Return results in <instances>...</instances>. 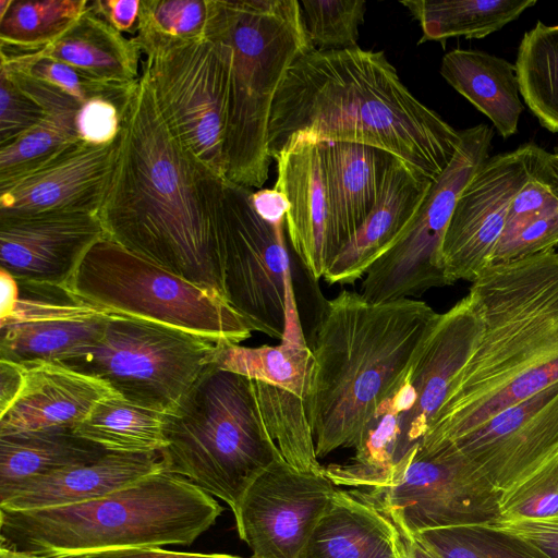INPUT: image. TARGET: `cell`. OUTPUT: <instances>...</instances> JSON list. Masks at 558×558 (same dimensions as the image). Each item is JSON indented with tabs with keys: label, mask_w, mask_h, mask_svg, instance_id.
Instances as JSON below:
<instances>
[{
	"label": "cell",
	"mask_w": 558,
	"mask_h": 558,
	"mask_svg": "<svg viewBox=\"0 0 558 558\" xmlns=\"http://www.w3.org/2000/svg\"><path fill=\"white\" fill-rule=\"evenodd\" d=\"M482 319L470 294L445 313H437L409 369L416 401L405 417L411 441L420 445L444 403L450 385L466 365L482 335Z\"/></svg>",
	"instance_id": "obj_19"
},
{
	"label": "cell",
	"mask_w": 558,
	"mask_h": 558,
	"mask_svg": "<svg viewBox=\"0 0 558 558\" xmlns=\"http://www.w3.org/2000/svg\"><path fill=\"white\" fill-rule=\"evenodd\" d=\"M210 0H141L134 41L149 56L205 38Z\"/></svg>",
	"instance_id": "obj_38"
},
{
	"label": "cell",
	"mask_w": 558,
	"mask_h": 558,
	"mask_svg": "<svg viewBox=\"0 0 558 558\" xmlns=\"http://www.w3.org/2000/svg\"><path fill=\"white\" fill-rule=\"evenodd\" d=\"M24 378V365L0 360V415L5 413L20 395Z\"/></svg>",
	"instance_id": "obj_50"
},
{
	"label": "cell",
	"mask_w": 558,
	"mask_h": 558,
	"mask_svg": "<svg viewBox=\"0 0 558 558\" xmlns=\"http://www.w3.org/2000/svg\"><path fill=\"white\" fill-rule=\"evenodd\" d=\"M275 160L277 181L274 189L288 201L284 219L288 236L308 275L319 280L333 258L322 143L295 141Z\"/></svg>",
	"instance_id": "obj_20"
},
{
	"label": "cell",
	"mask_w": 558,
	"mask_h": 558,
	"mask_svg": "<svg viewBox=\"0 0 558 558\" xmlns=\"http://www.w3.org/2000/svg\"><path fill=\"white\" fill-rule=\"evenodd\" d=\"M494 131L478 124L461 131L458 149L433 182L415 216L396 241L366 272L360 293L369 302L418 296L448 286L442 242L458 198L489 158Z\"/></svg>",
	"instance_id": "obj_12"
},
{
	"label": "cell",
	"mask_w": 558,
	"mask_h": 558,
	"mask_svg": "<svg viewBox=\"0 0 558 558\" xmlns=\"http://www.w3.org/2000/svg\"><path fill=\"white\" fill-rule=\"evenodd\" d=\"M307 38L316 50L356 47L366 10L363 0L299 1Z\"/></svg>",
	"instance_id": "obj_42"
},
{
	"label": "cell",
	"mask_w": 558,
	"mask_h": 558,
	"mask_svg": "<svg viewBox=\"0 0 558 558\" xmlns=\"http://www.w3.org/2000/svg\"><path fill=\"white\" fill-rule=\"evenodd\" d=\"M106 452L71 428L0 435V499L32 478L95 461Z\"/></svg>",
	"instance_id": "obj_31"
},
{
	"label": "cell",
	"mask_w": 558,
	"mask_h": 558,
	"mask_svg": "<svg viewBox=\"0 0 558 558\" xmlns=\"http://www.w3.org/2000/svg\"><path fill=\"white\" fill-rule=\"evenodd\" d=\"M46 116L45 108L0 69V148L16 141Z\"/></svg>",
	"instance_id": "obj_43"
},
{
	"label": "cell",
	"mask_w": 558,
	"mask_h": 558,
	"mask_svg": "<svg viewBox=\"0 0 558 558\" xmlns=\"http://www.w3.org/2000/svg\"><path fill=\"white\" fill-rule=\"evenodd\" d=\"M226 344L113 313L97 341L57 364L105 381L133 404L166 414L215 364Z\"/></svg>",
	"instance_id": "obj_9"
},
{
	"label": "cell",
	"mask_w": 558,
	"mask_h": 558,
	"mask_svg": "<svg viewBox=\"0 0 558 558\" xmlns=\"http://www.w3.org/2000/svg\"><path fill=\"white\" fill-rule=\"evenodd\" d=\"M87 8L88 0H12L0 17V49H41L66 32Z\"/></svg>",
	"instance_id": "obj_36"
},
{
	"label": "cell",
	"mask_w": 558,
	"mask_h": 558,
	"mask_svg": "<svg viewBox=\"0 0 558 558\" xmlns=\"http://www.w3.org/2000/svg\"><path fill=\"white\" fill-rule=\"evenodd\" d=\"M440 74L485 114L502 138L517 133L524 105L515 65L473 49H453L441 60Z\"/></svg>",
	"instance_id": "obj_27"
},
{
	"label": "cell",
	"mask_w": 558,
	"mask_h": 558,
	"mask_svg": "<svg viewBox=\"0 0 558 558\" xmlns=\"http://www.w3.org/2000/svg\"><path fill=\"white\" fill-rule=\"evenodd\" d=\"M105 236L96 214L0 215V269L20 286L66 289L86 253Z\"/></svg>",
	"instance_id": "obj_17"
},
{
	"label": "cell",
	"mask_w": 558,
	"mask_h": 558,
	"mask_svg": "<svg viewBox=\"0 0 558 558\" xmlns=\"http://www.w3.org/2000/svg\"><path fill=\"white\" fill-rule=\"evenodd\" d=\"M313 362V352L302 330L293 291L288 300L284 332L278 345L251 348L226 344L219 351L215 365L288 390L305 400Z\"/></svg>",
	"instance_id": "obj_30"
},
{
	"label": "cell",
	"mask_w": 558,
	"mask_h": 558,
	"mask_svg": "<svg viewBox=\"0 0 558 558\" xmlns=\"http://www.w3.org/2000/svg\"><path fill=\"white\" fill-rule=\"evenodd\" d=\"M232 49L205 38L146 56L142 73L178 142L226 180V128Z\"/></svg>",
	"instance_id": "obj_10"
},
{
	"label": "cell",
	"mask_w": 558,
	"mask_h": 558,
	"mask_svg": "<svg viewBox=\"0 0 558 558\" xmlns=\"http://www.w3.org/2000/svg\"><path fill=\"white\" fill-rule=\"evenodd\" d=\"M449 445L498 490H507L558 452V381Z\"/></svg>",
	"instance_id": "obj_16"
},
{
	"label": "cell",
	"mask_w": 558,
	"mask_h": 558,
	"mask_svg": "<svg viewBox=\"0 0 558 558\" xmlns=\"http://www.w3.org/2000/svg\"><path fill=\"white\" fill-rule=\"evenodd\" d=\"M223 181L172 135L141 75L98 213L106 238L225 300L217 227Z\"/></svg>",
	"instance_id": "obj_1"
},
{
	"label": "cell",
	"mask_w": 558,
	"mask_h": 558,
	"mask_svg": "<svg viewBox=\"0 0 558 558\" xmlns=\"http://www.w3.org/2000/svg\"><path fill=\"white\" fill-rule=\"evenodd\" d=\"M251 203L257 215L274 225L284 223L288 210L286 196L275 189L251 191Z\"/></svg>",
	"instance_id": "obj_49"
},
{
	"label": "cell",
	"mask_w": 558,
	"mask_h": 558,
	"mask_svg": "<svg viewBox=\"0 0 558 558\" xmlns=\"http://www.w3.org/2000/svg\"><path fill=\"white\" fill-rule=\"evenodd\" d=\"M520 94L542 126L558 133V27L537 21L517 53Z\"/></svg>",
	"instance_id": "obj_34"
},
{
	"label": "cell",
	"mask_w": 558,
	"mask_h": 558,
	"mask_svg": "<svg viewBox=\"0 0 558 558\" xmlns=\"http://www.w3.org/2000/svg\"><path fill=\"white\" fill-rule=\"evenodd\" d=\"M22 390L0 415V435L71 428L83 422L94 407L118 395L108 384L57 363L24 365Z\"/></svg>",
	"instance_id": "obj_22"
},
{
	"label": "cell",
	"mask_w": 558,
	"mask_h": 558,
	"mask_svg": "<svg viewBox=\"0 0 558 558\" xmlns=\"http://www.w3.org/2000/svg\"><path fill=\"white\" fill-rule=\"evenodd\" d=\"M415 400L408 371L363 427L354 457L344 464L324 466V474L336 486L374 489L393 485L418 447L411 441L405 427V417Z\"/></svg>",
	"instance_id": "obj_23"
},
{
	"label": "cell",
	"mask_w": 558,
	"mask_h": 558,
	"mask_svg": "<svg viewBox=\"0 0 558 558\" xmlns=\"http://www.w3.org/2000/svg\"><path fill=\"white\" fill-rule=\"evenodd\" d=\"M251 189L225 180L217 227L226 302L252 331L281 340L294 291L283 225L265 221L251 203Z\"/></svg>",
	"instance_id": "obj_11"
},
{
	"label": "cell",
	"mask_w": 558,
	"mask_h": 558,
	"mask_svg": "<svg viewBox=\"0 0 558 558\" xmlns=\"http://www.w3.org/2000/svg\"><path fill=\"white\" fill-rule=\"evenodd\" d=\"M543 170L547 179L558 190V147H556L551 153L546 151Z\"/></svg>",
	"instance_id": "obj_54"
},
{
	"label": "cell",
	"mask_w": 558,
	"mask_h": 558,
	"mask_svg": "<svg viewBox=\"0 0 558 558\" xmlns=\"http://www.w3.org/2000/svg\"><path fill=\"white\" fill-rule=\"evenodd\" d=\"M461 140L401 82L384 52L359 48L302 52L289 68L270 112L275 159L295 141L374 146L435 181Z\"/></svg>",
	"instance_id": "obj_2"
},
{
	"label": "cell",
	"mask_w": 558,
	"mask_h": 558,
	"mask_svg": "<svg viewBox=\"0 0 558 558\" xmlns=\"http://www.w3.org/2000/svg\"><path fill=\"white\" fill-rule=\"evenodd\" d=\"M558 208V190L544 170L531 179L512 199L500 239L507 238L538 216Z\"/></svg>",
	"instance_id": "obj_45"
},
{
	"label": "cell",
	"mask_w": 558,
	"mask_h": 558,
	"mask_svg": "<svg viewBox=\"0 0 558 558\" xmlns=\"http://www.w3.org/2000/svg\"><path fill=\"white\" fill-rule=\"evenodd\" d=\"M0 68L51 85L82 105L102 98L113 101L123 110L137 84L122 86L105 83L63 62L22 53L0 51Z\"/></svg>",
	"instance_id": "obj_40"
},
{
	"label": "cell",
	"mask_w": 558,
	"mask_h": 558,
	"mask_svg": "<svg viewBox=\"0 0 558 558\" xmlns=\"http://www.w3.org/2000/svg\"><path fill=\"white\" fill-rule=\"evenodd\" d=\"M437 313L425 302H369L342 290L318 322L305 398L318 458L356 445L378 407L408 373Z\"/></svg>",
	"instance_id": "obj_4"
},
{
	"label": "cell",
	"mask_w": 558,
	"mask_h": 558,
	"mask_svg": "<svg viewBox=\"0 0 558 558\" xmlns=\"http://www.w3.org/2000/svg\"><path fill=\"white\" fill-rule=\"evenodd\" d=\"M88 7L117 31L137 32L141 0H88Z\"/></svg>",
	"instance_id": "obj_47"
},
{
	"label": "cell",
	"mask_w": 558,
	"mask_h": 558,
	"mask_svg": "<svg viewBox=\"0 0 558 558\" xmlns=\"http://www.w3.org/2000/svg\"><path fill=\"white\" fill-rule=\"evenodd\" d=\"M434 181L393 157L368 217L329 263L324 280L354 284L404 232Z\"/></svg>",
	"instance_id": "obj_21"
},
{
	"label": "cell",
	"mask_w": 558,
	"mask_h": 558,
	"mask_svg": "<svg viewBox=\"0 0 558 558\" xmlns=\"http://www.w3.org/2000/svg\"><path fill=\"white\" fill-rule=\"evenodd\" d=\"M166 471L225 501L234 512L250 485L283 459L245 376L210 366L163 415Z\"/></svg>",
	"instance_id": "obj_7"
},
{
	"label": "cell",
	"mask_w": 558,
	"mask_h": 558,
	"mask_svg": "<svg viewBox=\"0 0 558 558\" xmlns=\"http://www.w3.org/2000/svg\"><path fill=\"white\" fill-rule=\"evenodd\" d=\"M377 558H404L396 526L391 542L386 546V548L379 554Z\"/></svg>",
	"instance_id": "obj_55"
},
{
	"label": "cell",
	"mask_w": 558,
	"mask_h": 558,
	"mask_svg": "<svg viewBox=\"0 0 558 558\" xmlns=\"http://www.w3.org/2000/svg\"><path fill=\"white\" fill-rule=\"evenodd\" d=\"M336 489L324 472L300 471L284 459L272 463L233 512L251 558H301Z\"/></svg>",
	"instance_id": "obj_15"
},
{
	"label": "cell",
	"mask_w": 558,
	"mask_h": 558,
	"mask_svg": "<svg viewBox=\"0 0 558 558\" xmlns=\"http://www.w3.org/2000/svg\"><path fill=\"white\" fill-rule=\"evenodd\" d=\"M492 524L535 544L553 558H558V524L542 522Z\"/></svg>",
	"instance_id": "obj_48"
},
{
	"label": "cell",
	"mask_w": 558,
	"mask_h": 558,
	"mask_svg": "<svg viewBox=\"0 0 558 558\" xmlns=\"http://www.w3.org/2000/svg\"><path fill=\"white\" fill-rule=\"evenodd\" d=\"M558 27V25H556Z\"/></svg>",
	"instance_id": "obj_58"
},
{
	"label": "cell",
	"mask_w": 558,
	"mask_h": 558,
	"mask_svg": "<svg viewBox=\"0 0 558 558\" xmlns=\"http://www.w3.org/2000/svg\"><path fill=\"white\" fill-rule=\"evenodd\" d=\"M205 36L232 49L226 180L247 189L266 182L267 131L276 94L293 61L313 48L296 0H210Z\"/></svg>",
	"instance_id": "obj_6"
},
{
	"label": "cell",
	"mask_w": 558,
	"mask_h": 558,
	"mask_svg": "<svg viewBox=\"0 0 558 558\" xmlns=\"http://www.w3.org/2000/svg\"><path fill=\"white\" fill-rule=\"evenodd\" d=\"M547 150L527 142L489 157L460 194L442 242L449 284L474 282L493 265L510 204L543 171Z\"/></svg>",
	"instance_id": "obj_14"
},
{
	"label": "cell",
	"mask_w": 558,
	"mask_h": 558,
	"mask_svg": "<svg viewBox=\"0 0 558 558\" xmlns=\"http://www.w3.org/2000/svg\"><path fill=\"white\" fill-rule=\"evenodd\" d=\"M111 314L86 303L72 313L0 326V360L59 363L97 341Z\"/></svg>",
	"instance_id": "obj_29"
},
{
	"label": "cell",
	"mask_w": 558,
	"mask_h": 558,
	"mask_svg": "<svg viewBox=\"0 0 558 558\" xmlns=\"http://www.w3.org/2000/svg\"><path fill=\"white\" fill-rule=\"evenodd\" d=\"M165 470L160 452L108 451L99 459L32 478L0 499V508L34 510L76 505L111 494Z\"/></svg>",
	"instance_id": "obj_24"
},
{
	"label": "cell",
	"mask_w": 558,
	"mask_h": 558,
	"mask_svg": "<svg viewBox=\"0 0 558 558\" xmlns=\"http://www.w3.org/2000/svg\"><path fill=\"white\" fill-rule=\"evenodd\" d=\"M78 109H51L40 123L0 148V181L35 169L81 142L75 129Z\"/></svg>",
	"instance_id": "obj_39"
},
{
	"label": "cell",
	"mask_w": 558,
	"mask_h": 558,
	"mask_svg": "<svg viewBox=\"0 0 558 558\" xmlns=\"http://www.w3.org/2000/svg\"><path fill=\"white\" fill-rule=\"evenodd\" d=\"M393 524L398 532L404 558H438L433 551H430L425 545H423L412 533H410L408 530H405L403 526L399 525L396 522H393Z\"/></svg>",
	"instance_id": "obj_53"
},
{
	"label": "cell",
	"mask_w": 558,
	"mask_h": 558,
	"mask_svg": "<svg viewBox=\"0 0 558 558\" xmlns=\"http://www.w3.org/2000/svg\"><path fill=\"white\" fill-rule=\"evenodd\" d=\"M221 512L209 494L160 470L76 505L0 508V545L44 558H90L110 550L191 545Z\"/></svg>",
	"instance_id": "obj_5"
},
{
	"label": "cell",
	"mask_w": 558,
	"mask_h": 558,
	"mask_svg": "<svg viewBox=\"0 0 558 558\" xmlns=\"http://www.w3.org/2000/svg\"><path fill=\"white\" fill-rule=\"evenodd\" d=\"M558 246V208L533 219L511 235L500 239L493 265L521 259Z\"/></svg>",
	"instance_id": "obj_44"
},
{
	"label": "cell",
	"mask_w": 558,
	"mask_h": 558,
	"mask_svg": "<svg viewBox=\"0 0 558 558\" xmlns=\"http://www.w3.org/2000/svg\"><path fill=\"white\" fill-rule=\"evenodd\" d=\"M320 143L335 258L375 206L395 156L360 143Z\"/></svg>",
	"instance_id": "obj_25"
},
{
	"label": "cell",
	"mask_w": 558,
	"mask_h": 558,
	"mask_svg": "<svg viewBox=\"0 0 558 558\" xmlns=\"http://www.w3.org/2000/svg\"><path fill=\"white\" fill-rule=\"evenodd\" d=\"M124 110L113 101L102 98L83 104L75 116L78 138L86 144L98 146L116 142Z\"/></svg>",
	"instance_id": "obj_46"
},
{
	"label": "cell",
	"mask_w": 558,
	"mask_h": 558,
	"mask_svg": "<svg viewBox=\"0 0 558 558\" xmlns=\"http://www.w3.org/2000/svg\"><path fill=\"white\" fill-rule=\"evenodd\" d=\"M266 428L283 459L300 471L322 473L305 400L292 392L253 380Z\"/></svg>",
	"instance_id": "obj_35"
},
{
	"label": "cell",
	"mask_w": 558,
	"mask_h": 558,
	"mask_svg": "<svg viewBox=\"0 0 558 558\" xmlns=\"http://www.w3.org/2000/svg\"><path fill=\"white\" fill-rule=\"evenodd\" d=\"M395 524L360 489H336L301 558H377Z\"/></svg>",
	"instance_id": "obj_28"
},
{
	"label": "cell",
	"mask_w": 558,
	"mask_h": 558,
	"mask_svg": "<svg viewBox=\"0 0 558 558\" xmlns=\"http://www.w3.org/2000/svg\"><path fill=\"white\" fill-rule=\"evenodd\" d=\"M413 535L438 558H553L495 524L437 527Z\"/></svg>",
	"instance_id": "obj_37"
},
{
	"label": "cell",
	"mask_w": 558,
	"mask_h": 558,
	"mask_svg": "<svg viewBox=\"0 0 558 558\" xmlns=\"http://www.w3.org/2000/svg\"><path fill=\"white\" fill-rule=\"evenodd\" d=\"M523 522L558 524V452L501 493L495 523Z\"/></svg>",
	"instance_id": "obj_41"
},
{
	"label": "cell",
	"mask_w": 558,
	"mask_h": 558,
	"mask_svg": "<svg viewBox=\"0 0 558 558\" xmlns=\"http://www.w3.org/2000/svg\"><path fill=\"white\" fill-rule=\"evenodd\" d=\"M0 558H44L38 555L15 550L0 545Z\"/></svg>",
	"instance_id": "obj_56"
},
{
	"label": "cell",
	"mask_w": 558,
	"mask_h": 558,
	"mask_svg": "<svg viewBox=\"0 0 558 558\" xmlns=\"http://www.w3.org/2000/svg\"><path fill=\"white\" fill-rule=\"evenodd\" d=\"M412 534L456 525L492 524L501 492L456 447H417L391 486L363 492Z\"/></svg>",
	"instance_id": "obj_13"
},
{
	"label": "cell",
	"mask_w": 558,
	"mask_h": 558,
	"mask_svg": "<svg viewBox=\"0 0 558 558\" xmlns=\"http://www.w3.org/2000/svg\"><path fill=\"white\" fill-rule=\"evenodd\" d=\"M12 0H0V17L4 15L11 5Z\"/></svg>",
	"instance_id": "obj_57"
},
{
	"label": "cell",
	"mask_w": 558,
	"mask_h": 558,
	"mask_svg": "<svg viewBox=\"0 0 558 558\" xmlns=\"http://www.w3.org/2000/svg\"><path fill=\"white\" fill-rule=\"evenodd\" d=\"M163 415L114 395L99 401L73 432L107 451L160 452L167 445Z\"/></svg>",
	"instance_id": "obj_33"
},
{
	"label": "cell",
	"mask_w": 558,
	"mask_h": 558,
	"mask_svg": "<svg viewBox=\"0 0 558 558\" xmlns=\"http://www.w3.org/2000/svg\"><path fill=\"white\" fill-rule=\"evenodd\" d=\"M22 53L69 64L105 83L132 86L138 75L141 51L134 38H128L89 7L76 22L48 46Z\"/></svg>",
	"instance_id": "obj_26"
},
{
	"label": "cell",
	"mask_w": 558,
	"mask_h": 558,
	"mask_svg": "<svg viewBox=\"0 0 558 558\" xmlns=\"http://www.w3.org/2000/svg\"><path fill=\"white\" fill-rule=\"evenodd\" d=\"M90 558H242L226 554L172 551L161 547L129 548L100 553Z\"/></svg>",
	"instance_id": "obj_51"
},
{
	"label": "cell",
	"mask_w": 558,
	"mask_h": 558,
	"mask_svg": "<svg viewBox=\"0 0 558 558\" xmlns=\"http://www.w3.org/2000/svg\"><path fill=\"white\" fill-rule=\"evenodd\" d=\"M0 320H4L14 312L19 303L21 292L19 282L3 269H0Z\"/></svg>",
	"instance_id": "obj_52"
},
{
	"label": "cell",
	"mask_w": 558,
	"mask_h": 558,
	"mask_svg": "<svg viewBox=\"0 0 558 558\" xmlns=\"http://www.w3.org/2000/svg\"><path fill=\"white\" fill-rule=\"evenodd\" d=\"M119 137L109 145L78 142L52 160L0 181V215L43 211L98 215L118 155Z\"/></svg>",
	"instance_id": "obj_18"
},
{
	"label": "cell",
	"mask_w": 558,
	"mask_h": 558,
	"mask_svg": "<svg viewBox=\"0 0 558 558\" xmlns=\"http://www.w3.org/2000/svg\"><path fill=\"white\" fill-rule=\"evenodd\" d=\"M469 294L481 315V339L421 447L452 442L558 381V252L494 264Z\"/></svg>",
	"instance_id": "obj_3"
},
{
	"label": "cell",
	"mask_w": 558,
	"mask_h": 558,
	"mask_svg": "<svg viewBox=\"0 0 558 558\" xmlns=\"http://www.w3.org/2000/svg\"><path fill=\"white\" fill-rule=\"evenodd\" d=\"M418 21L428 40L483 38L517 20L535 0H403L400 1Z\"/></svg>",
	"instance_id": "obj_32"
},
{
	"label": "cell",
	"mask_w": 558,
	"mask_h": 558,
	"mask_svg": "<svg viewBox=\"0 0 558 558\" xmlns=\"http://www.w3.org/2000/svg\"><path fill=\"white\" fill-rule=\"evenodd\" d=\"M66 290L110 313L203 335L228 344L252 336L219 295L144 259L108 238L84 256Z\"/></svg>",
	"instance_id": "obj_8"
}]
</instances>
